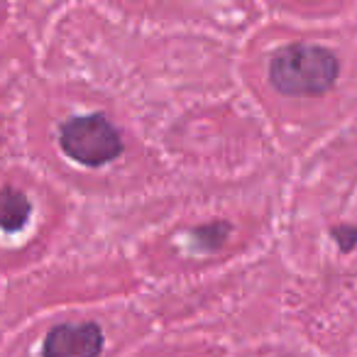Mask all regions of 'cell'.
I'll use <instances>...</instances> for the list:
<instances>
[{"instance_id":"obj_1","label":"cell","mask_w":357,"mask_h":357,"mask_svg":"<svg viewBox=\"0 0 357 357\" xmlns=\"http://www.w3.org/2000/svg\"><path fill=\"white\" fill-rule=\"evenodd\" d=\"M337 76V59L323 47L291 45L277 52L269 64L274 89L287 96L326 93Z\"/></svg>"},{"instance_id":"obj_2","label":"cell","mask_w":357,"mask_h":357,"mask_svg":"<svg viewBox=\"0 0 357 357\" xmlns=\"http://www.w3.org/2000/svg\"><path fill=\"white\" fill-rule=\"evenodd\" d=\"M61 147L86 167H103L123 152V139L103 115H81L61 128Z\"/></svg>"},{"instance_id":"obj_3","label":"cell","mask_w":357,"mask_h":357,"mask_svg":"<svg viewBox=\"0 0 357 357\" xmlns=\"http://www.w3.org/2000/svg\"><path fill=\"white\" fill-rule=\"evenodd\" d=\"M103 350V333L96 323L56 326L45 337V357H98Z\"/></svg>"},{"instance_id":"obj_4","label":"cell","mask_w":357,"mask_h":357,"mask_svg":"<svg viewBox=\"0 0 357 357\" xmlns=\"http://www.w3.org/2000/svg\"><path fill=\"white\" fill-rule=\"evenodd\" d=\"M30 201L22 191L17 189H0V228L6 233H17L25 228L27 218H30Z\"/></svg>"},{"instance_id":"obj_5","label":"cell","mask_w":357,"mask_h":357,"mask_svg":"<svg viewBox=\"0 0 357 357\" xmlns=\"http://www.w3.org/2000/svg\"><path fill=\"white\" fill-rule=\"evenodd\" d=\"M228 230L230 228L225 223H211V225H206V228H199L194 235L204 248L213 250V248H218V245H223V240L228 238Z\"/></svg>"},{"instance_id":"obj_6","label":"cell","mask_w":357,"mask_h":357,"mask_svg":"<svg viewBox=\"0 0 357 357\" xmlns=\"http://www.w3.org/2000/svg\"><path fill=\"white\" fill-rule=\"evenodd\" d=\"M335 240L340 243L342 250H350L357 243V230L355 228H337L335 230Z\"/></svg>"}]
</instances>
